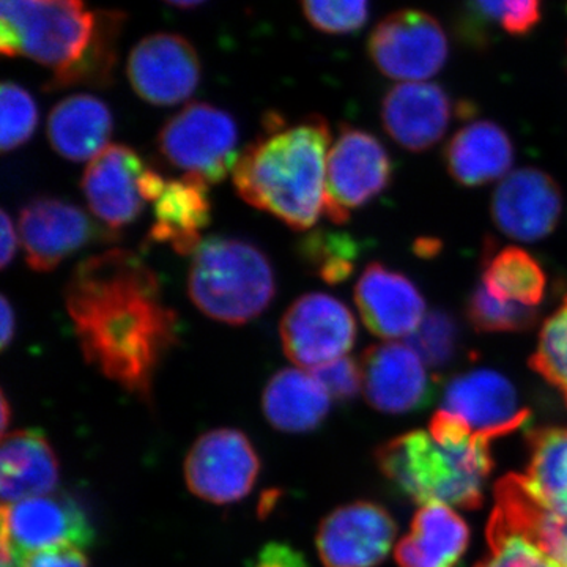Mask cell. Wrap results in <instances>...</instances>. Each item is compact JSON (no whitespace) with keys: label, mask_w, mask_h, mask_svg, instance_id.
Returning <instances> with one entry per match:
<instances>
[{"label":"cell","mask_w":567,"mask_h":567,"mask_svg":"<svg viewBox=\"0 0 567 567\" xmlns=\"http://www.w3.org/2000/svg\"><path fill=\"white\" fill-rule=\"evenodd\" d=\"M65 308L85 361L123 390L147 398L164 354L178 341V316L140 254L114 248L71 274Z\"/></svg>","instance_id":"obj_1"},{"label":"cell","mask_w":567,"mask_h":567,"mask_svg":"<svg viewBox=\"0 0 567 567\" xmlns=\"http://www.w3.org/2000/svg\"><path fill=\"white\" fill-rule=\"evenodd\" d=\"M330 144L322 115L289 122L279 112H267L260 133L235 164L238 196L290 229L311 230L323 215Z\"/></svg>","instance_id":"obj_2"},{"label":"cell","mask_w":567,"mask_h":567,"mask_svg":"<svg viewBox=\"0 0 567 567\" xmlns=\"http://www.w3.org/2000/svg\"><path fill=\"white\" fill-rule=\"evenodd\" d=\"M487 442L439 412L429 431L410 432L383 446L379 464L394 487L413 502L475 507L492 470Z\"/></svg>","instance_id":"obj_3"},{"label":"cell","mask_w":567,"mask_h":567,"mask_svg":"<svg viewBox=\"0 0 567 567\" xmlns=\"http://www.w3.org/2000/svg\"><path fill=\"white\" fill-rule=\"evenodd\" d=\"M100 29L102 14L84 0H0V51L54 71L47 91H59L85 61Z\"/></svg>","instance_id":"obj_4"},{"label":"cell","mask_w":567,"mask_h":567,"mask_svg":"<svg viewBox=\"0 0 567 567\" xmlns=\"http://www.w3.org/2000/svg\"><path fill=\"white\" fill-rule=\"evenodd\" d=\"M188 293L194 306L216 322L245 324L274 301V267L251 241L210 237L193 254Z\"/></svg>","instance_id":"obj_5"},{"label":"cell","mask_w":567,"mask_h":567,"mask_svg":"<svg viewBox=\"0 0 567 567\" xmlns=\"http://www.w3.org/2000/svg\"><path fill=\"white\" fill-rule=\"evenodd\" d=\"M156 145L171 166L204 178L208 185L234 173L241 153L233 115L204 102L186 104L164 123Z\"/></svg>","instance_id":"obj_6"},{"label":"cell","mask_w":567,"mask_h":567,"mask_svg":"<svg viewBox=\"0 0 567 567\" xmlns=\"http://www.w3.org/2000/svg\"><path fill=\"white\" fill-rule=\"evenodd\" d=\"M394 164L374 134L344 125L328 155L323 215L342 226L390 188Z\"/></svg>","instance_id":"obj_7"},{"label":"cell","mask_w":567,"mask_h":567,"mask_svg":"<svg viewBox=\"0 0 567 567\" xmlns=\"http://www.w3.org/2000/svg\"><path fill=\"white\" fill-rule=\"evenodd\" d=\"M18 234L37 274L54 271L85 246L118 238L78 205L51 196L35 197L21 208Z\"/></svg>","instance_id":"obj_8"},{"label":"cell","mask_w":567,"mask_h":567,"mask_svg":"<svg viewBox=\"0 0 567 567\" xmlns=\"http://www.w3.org/2000/svg\"><path fill=\"white\" fill-rule=\"evenodd\" d=\"M368 51L377 70L391 80L425 82L445 66L450 44L432 14L401 10L377 24Z\"/></svg>","instance_id":"obj_9"},{"label":"cell","mask_w":567,"mask_h":567,"mask_svg":"<svg viewBox=\"0 0 567 567\" xmlns=\"http://www.w3.org/2000/svg\"><path fill=\"white\" fill-rule=\"evenodd\" d=\"M357 320L349 306L328 293H306L284 312L279 334L286 357L303 369L344 358L357 341Z\"/></svg>","instance_id":"obj_10"},{"label":"cell","mask_w":567,"mask_h":567,"mask_svg":"<svg viewBox=\"0 0 567 567\" xmlns=\"http://www.w3.org/2000/svg\"><path fill=\"white\" fill-rule=\"evenodd\" d=\"M93 537L91 520L66 495L35 496L2 507V546L20 566L47 548L89 547Z\"/></svg>","instance_id":"obj_11"},{"label":"cell","mask_w":567,"mask_h":567,"mask_svg":"<svg viewBox=\"0 0 567 567\" xmlns=\"http://www.w3.org/2000/svg\"><path fill=\"white\" fill-rule=\"evenodd\" d=\"M442 404L440 412L484 440L516 431L529 415L514 383L486 368L453 377L443 391Z\"/></svg>","instance_id":"obj_12"},{"label":"cell","mask_w":567,"mask_h":567,"mask_svg":"<svg viewBox=\"0 0 567 567\" xmlns=\"http://www.w3.org/2000/svg\"><path fill=\"white\" fill-rule=\"evenodd\" d=\"M259 468V457L246 435L234 429H218L194 443L186 457L185 477L194 495L227 505L251 492Z\"/></svg>","instance_id":"obj_13"},{"label":"cell","mask_w":567,"mask_h":567,"mask_svg":"<svg viewBox=\"0 0 567 567\" xmlns=\"http://www.w3.org/2000/svg\"><path fill=\"white\" fill-rule=\"evenodd\" d=\"M126 74L133 91L153 106L186 102L200 82L196 48L177 33H153L130 52Z\"/></svg>","instance_id":"obj_14"},{"label":"cell","mask_w":567,"mask_h":567,"mask_svg":"<svg viewBox=\"0 0 567 567\" xmlns=\"http://www.w3.org/2000/svg\"><path fill=\"white\" fill-rule=\"evenodd\" d=\"M496 229L513 240L535 244L557 229L563 215V193L551 175L522 167L496 186L491 205Z\"/></svg>","instance_id":"obj_15"},{"label":"cell","mask_w":567,"mask_h":567,"mask_svg":"<svg viewBox=\"0 0 567 567\" xmlns=\"http://www.w3.org/2000/svg\"><path fill=\"white\" fill-rule=\"evenodd\" d=\"M147 166L125 144H110L85 167L81 189L89 210L110 233L118 235L142 215L141 177Z\"/></svg>","instance_id":"obj_16"},{"label":"cell","mask_w":567,"mask_h":567,"mask_svg":"<svg viewBox=\"0 0 567 567\" xmlns=\"http://www.w3.org/2000/svg\"><path fill=\"white\" fill-rule=\"evenodd\" d=\"M395 537L393 517L374 503L339 507L317 533L324 567H374L390 554Z\"/></svg>","instance_id":"obj_17"},{"label":"cell","mask_w":567,"mask_h":567,"mask_svg":"<svg viewBox=\"0 0 567 567\" xmlns=\"http://www.w3.org/2000/svg\"><path fill=\"white\" fill-rule=\"evenodd\" d=\"M361 369L365 398L380 412H415L427 405L434 394L427 365L406 342L386 341L369 347Z\"/></svg>","instance_id":"obj_18"},{"label":"cell","mask_w":567,"mask_h":567,"mask_svg":"<svg viewBox=\"0 0 567 567\" xmlns=\"http://www.w3.org/2000/svg\"><path fill=\"white\" fill-rule=\"evenodd\" d=\"M354 303L365 328L385 341L409 339L425 316V300L416 284L380 262L369 264L361 274Z\"/></svg>","instance_id":"obj_19"},{"label":"cell","mask_w":567,"mask_h":567,"mask_svg":"<svg viewBox=\"0 0 567 567\" xmlns=\"http://www.w3.org/2000/svg\"><path fill=\"white\" fill-rule=\"evenodd\" d=\"M453 100L432 82H402L383 96L380 118L388 136L405 151L421 153L445 137L453 121Z\"/></svg>","instance_id":"obj_20"},{"label":"cell","mask_w":567,"mask_h":567,"mask_svg":"<svg viewBox=\"0 0 567 567\" xmlns=\"http://www.w3.org/2000/svg\"><path fill=\"white\" fill-rule=\"evenodd\" d=\"M155 223L148 241L166 244L181 256H193L203 244V230L212 221L208 183L196 175L167 181L155 200Z\"/></svg>","instance_id":"obj_21"},{"label":"cell","mask_w":567,"mask_h":567,"mask_svg":"<svg viewBox=\"0 0 567 567\" xmlns=\"http://www.w3.org/2000/svg\"><path fill=\"white\" fill-rule=\"evenodd\" d=\"M112 112L103 100L74 93L55 104L47 123L52 151L73 163L92 162L110 145Z\"/></svg>","instance_id":"obj_22"},{"label":"cell","mask_w":567,"mask_h":567,"mask_svg":"<svg viewBox=\"0 0 567 567\" xmlns=\"http://www.w3.org/2000/svg\"><path fill=\"white\" fill-rule=\"evenodd\" d=\"M513 163V141L492 121L466 123L445 148L447 173L465 188H477L505 177Z\"/></svg>","instance_id":"obj_23"},{"label":"cell","mask_w":567,"mask_h":567,"mask_svg":"<svg viewBox=\"0 0 567 567\" xmlns=\"http://www.w3.org/2000/svg\"><path fill=\"white\" fill-rule=\"evenodd\" d=\"M58 481V457L43 432L28 429L3 439L0 453L3 505L51 495Z\"/></svg>","instance_id":"obj_24"},{"label":"cell","mask_w":567,"mask_h":567,"mask_svg":"<svg viewBox=\"0 0 567 567\" xmlns=\"http://www.w3.org/2000/svg\"><path fill=\"white\" fill-rule=\"evenodd\" d=\"M470 544L464 518L451 506L424 505L417 511L412 532L395 550L401 567H454Z\"/></svg>","instance_id":"obj_25"},{"label":"cell","mask_w":567,"mask_h":567,"mask_svg":"<svg viewBox=\"0 0 567 567\" xmlns=\"http://www.w3.org/2000/svg\"><path fill=\"white\" fill-rule=\"evenodd\" d=\"M262 405L275 429L301 434L322 424L330 412L331 395L312 372L282 369L265 386Z\"/></svg>","instance_id":"obj_26"},{"label":"cell","mask_w":567,"mask_h":567,"mask_svg":"<svg viewBox=\"0 0 567 567\" xmlns=\"http://www.w3.org/2000/svg\"><path fill=\"white\" fill-rule=\"evenodd\" d=\"M481 278L483 286L498 300L536 308L546 298L547 275L543 265L518 246L496 249L488 244Z\"/></svg>","instance_id":"obj_27"},{"label":"cell","mask_w":567,"mask_h":567,"mask_svg":"<svg viewBox=\"0 0 567 567\" xmlns=\"http://www.w3.org/2000/svg\"><path fill=\"white\" fill-rule=\"evenodd\" d=\"M522 483L540 506L567 514V427L533 435L528 472Z\"/></svg>","instance_id":"obj_28"},{"label":"cell","mask_w":567,"mask_h":567,"mask_svg":"<svg viewBox=\"0 0 567 567\" xmlns=\"http://www.w3.org/2000/svg\"><path fill=\"white\" fill-rule=\"evenodd\" d=\"M496 503L506 507L528 529L559 567H567V514L554 513L529 495L522 477H507L496 491Z\"/></svg>","instance_id":"obj_29"},{"label":"cell","mask_w":567,"mask_h":567,"mask_svg":"<svg viewBox=\"0 0 567 567\" xmlns=\"http://www.w3.org/2000/svg\"><path fill=\"white\" fill-rule=\"evenodd\" d=\"M488 544L491 554L477 567H559L528 529L499 505L488 527Z\"/></svg>","instance_id":"obj_30"},{"label":"cell","mask_w":567,"mask_h":567,"mask_svg":"<svg viewBox=\"0 0 567 567\" xmlns=\"http://www.w3.org/2000/svg\"><path fill=\"white\" fill-rule=\"evenodd\" d=\"M360 251L352 235L322 229L306 234L298 245V254L306 267L330 286L352 278Z\"/></svg>","instance_id":"obj_31"},{"label":"cell","mask_w":567,"mask_h":567,"mask_svg":"<svg viewBox=\"0 0 567 567\" xmlns=\"http://www.w3.org/2000/svg\"><path fill=\"white\" fill-rule=\"evenodd\" d=\"M465 315L480 333H524L535 328L539 320L536 308L498 300L483 282L477 284L466 298Z\"/></svg>","instance_id":"obj_32"},{"label":"cell","mask_w":567,"mask_h":567,"mask_svg":"<svg viewBox=\"0 0 567 567\" xmlns=\"http://www.w3.org/2000/svg\"><path fill=\"white\" fill-rule=\"evenodd\" d=\"M529 364L567 402V295L543 328Z\"/></svg>","instance_id":"obj_33"},{"label":"cell","mask_w":567,"mask_h":567,"mask_svg":"<svg viewBox=\"0 0 567 567\" xmlns=\"http://www.w3.org/2000/svg\"><path fill=\"white\" fill-rule=\"evenodd\" d=\"M0 151H18L32 140L39 126V107L29 91L17 82H3L0 87Z\"/></svg>","instance_id":"obj_34"},{"label":"cell","mask_w":567,"mask_h":567,"mask_svg":"<svg viewBox=\"0 0 567 567\" xmlns=\"http://www.w3.org/2000/svg\"><path fill=\"white\" fill-rule=\"evenodd\" d=\"M429 368H446L456 358L461 347V330L453 316L435 309L424 316L415 333L406 339Z\"/></svg>","instance_id":"obj_35"},{"label":"cell","mask_w":567,"mask_h":567,"mask_svg":"<svg viewBox=\"0 0 567 567\" xmlns=\"http://www.w3.org/2000/svg\"><path fill=\"white\" fill-rule=\"evenodd\" d=\"M481 22L513 37L528 35L539 24L543 0H468Z\"/></svg>","instance_id":"obj_36"},{"label":"cell","mask_w":567,"mask_h":567,"mask_svg":"<svg viewBox=\"0 0 567 567\" xmlns=\"http://www.w3.org/2000/svg\"><path fill=\"white\" fill-rule=\"evenodd\" d=\"M306 20L330 35L360 31L369 18V0H301Z\"/></svg>","instance_id":"obj_37"},{"label":"cell","mask_w":567,"mask_h":567,"mask_svg":"<svg viewBox=\"0 0 567 567\" xmlns=\"http://www.w3.org/2000/svg\"><path fill=\"white\" fill-rule=\"evenodd\" d=\"M311 372L333 399L347 401L363 388V369L353 358H339L333 363L312 369Z\"/></svg>","instance_id":"obj_38"},{"label":"cell","mask_w":567,"mask_h":567,"mask_svg":"<svg viewBox=\"0 0 567 567\" xmlns=\"http://www.w3.org/2000/svg\"><path fill=\"white\" fill-rule=\"evenodd\" d=\"M21 567H89V563L80 547H55L37 551Z\"/></svg>","instance_id":"obj_39"},{"label":"cell","mask_w":567,"mask_h":567,"mask_svg":"<svg viewBox=\"0 0 567 567\" xmlns=\"http://www.w3.org/2000/svg\"><path fill=\"white\" fill-rule=\"evenodd\" d=\"M251 567H309L301 551L287 544H267L254 559Z\"/></svg>","instance_id":"obj_40"},{"label":"cell","mask_w":567,"mask_h":567,"mask_svg":"<svg viewBox=\"0 0 567 567\" xmlns=\"http://www.w3.org/2000/svg\"><path fill=\"white\" fill-rule=\"evenodd\" d=\"M0 219H2L0 221V238H2V241H0V265H2V268H7L13 260L18 244H21V241L20 234L17 233V227H14L9 212L2 210Z\"/></svg>","instance_id":"obj_41"},{"label":"cell","mask_w":567,"mask_h":567,"mask_svg":"<svg viewBox=\"0 0 567 567\" xmlns=\"http://www.w3.org/2000/svg\"><path fill=\"white\" fill-rule=\"evenodd\" d=\"M0 324H2L0 346H2V350H6L13 341L14 331H17V315H14L13 306H11L6 295L0 298Z\"/></svg>","instance_id":"obj_42"},{"label":"cell","mask_w":567,"mask_h":567,"mask_svg":"<svg viewBox=\"0 0 567 567\" xmlns=\"http://www.w3.org/2000/svg\"><path fill=\"white\" fill-rule=\"evenodd\" d=\"M439 248H440L439 241L420 240V241H417V245H416V252L425 254V256H431V254L439 251Z\"/></svg>","instance_id":"obj_43"},{"label":"cell","mask_w":567,"mask_h":567,"mask_svg":"<svg viewBox=\"0 0 567 567\" xmlns=\"http://www.w3.org/2000/svg\"><path fill=\"white\" fill-rule=\"evenodd\" d=\"M164 2L171 3L174 7H181V9H194V7L204 3L205 0H164Z\"/></svg>","instance_id":"obj_44"},{"label":"cell","mask_w":567,"mask_h":567,"mask_svg":"<svg viewBox=\"0 0 567 567\" xmlns=\"http://www.w3.org/2000/svg\"><path fill=\"white\" fill-rule=\"evenodd\" d=\"M2 410H3V421H2V427L7 429V421H9V402H7V399H2Z\"/></svg>","instance_id":"obj_45"}]
</instances>
